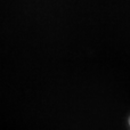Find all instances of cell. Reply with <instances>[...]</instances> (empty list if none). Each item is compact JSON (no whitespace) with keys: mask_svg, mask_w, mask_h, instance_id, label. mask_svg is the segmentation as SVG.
Returning a JSON list of instances; mask_svg holds the SVG:
<instances>
[{"mask_svg":"<svg viewBox=\"0 0 130 130\" xmlns=\"http://www.w3.org/2000/svg\"><path fill=\"white\" fill-rule=\"evenodd\" d=\"M129 123H130V119H129Z\"/></svg>","mask_w":130,"mask_h":130,"instance_id":"obj_1","label":"cell"}]
</instances>
